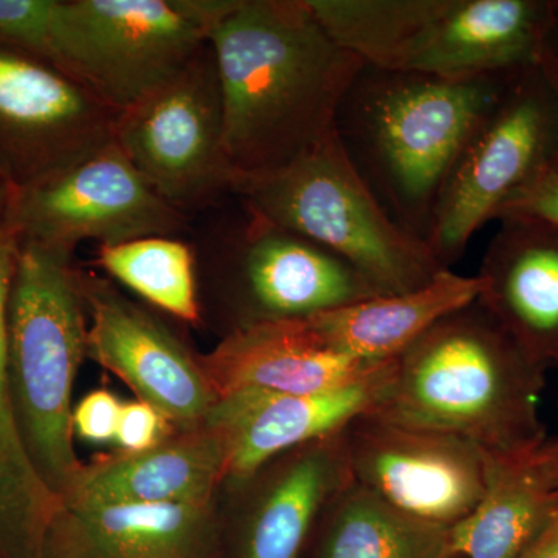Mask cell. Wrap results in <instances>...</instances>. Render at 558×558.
Here are the masks:
<instances>
[{
	"mask_svg": "<svg viewBox=\"0 0 558 558\" xmlns=\"http://www.w3.org/2000/svg\"><path fill=\"white\" fill-rule=\"evenodd\" d=\"M97 263L153 306L182 322H201L199 284L193 242L149 236L119 245H101Z\"/></svg>",
	"mask_w": 558,
	"mask_h": 558,
	"instance_id": "obj_25",
	"label": "cell"
},
{
	"mask_svg": "<svg viewBox=\"0 0 558 558\" xmlns=\"http://www.w3.org/2000/svg\"><path fill=\"white\" fill-rule=\"evenodd\" d=\"M318 526L317 558H459L451 529L413 519L352 481Z\"/></svg>",
	"mask_w": 558,
	"mask_h": 558,
	"instance_id": "obj_23",
	"label": "cell"
},
{
	"mask_svg": "<svg viewBox=\"0 0 558 558\" xmlns=\"http://www.w3.org/2000/svg\"><path fill=\"white\" fill-rule=\"evenodd\" d=\"M40 558H222L209 505L61 502Z\"/></svg>",
	"mask_w": 558,
	"mask_h": 558,
	"instance_id": "obj_17",
	"label": "cell"
},
{
	"mask_svg": "<svg viewBox=\"0 0 558 558\" xmlns=\"http://www.w3.org/2000/svg\"><path fill=\"white\" fill-rule=\"evenodd\" d=\"M86 303L73 256L22 245L7 312V369L22 442L62 498L83 462L73 447L72 391L87 357Z\"/></svg>",
	"mask_w": 558,
	"mask_h": 558,
	"instance_id": "obj_4",
	"label": "cell"
},
{
	"mask_svg": "<svg viewBox=\"0 0 558 558\" xmlns=\"http://www.w3.org/2000/svg\"><path fill=\"white\" fill-rule=\"evenodd\" d=\"M486 462L483 497L451 545L459 558H521L558 521V436Z\"/></svg>",
	"mask_w": 558,
	"mask_h": 558,
	"instance_id": "obj_20",
	"label": "cell"
},
{
	"mask_svg": "<svg viewBox=\"0 0 558 558\" xmlns=\"http://www.w3.org/2000/svg\"><path fill=\"white\" fill-rule=\"evenodd\" d=\"M13 223L21 245L70 256L84 241L101 247L149 236L182 238L190 230L189 216L161 199L113 142L14 189Z\"/></svg>",
	"mask_w": 558,
	"mask_h": 558,
	"instance_id": "obj_10",
	"label": "cell"
},
{
	"mask_svg": "<svg viewBox=\"0 0 558 558\" xmlns=\"http://www.w3.org/2000/svg\"><path fill=\"white\" fill-rule=\"evenodd\" d=\"M196 244L211 252L229 289L230 323L223 337L380 296L344 260L241 202Z\"/></svg>",
	"mask_w": 558,
	"mask_h": 558,
	"instance_id": "obj_9",
	"label": "cell"
},
{
	"mask_svg": "<svg viewBox=\"0 0 558 558\" xmlns=\"http://www.w3.org/2000/svg\"><path fill=\"white\" fill-rule=\"evenodd\" d=\"M480 271L478 301L542 368L558 374V227L499 219Z\"/></svg>",
	"mask_w": 558,
	"mask_h": 558,
	"instance_id": "obj_16",
	"label": "cell"
},
{
	"mask_svg": "<svg viewBox=\"0 0 558 558\" xmlns=\"http://www.w3.org/2000/svg\"><path fill=\"white\" fill-rule=\"evenodd\" d=\"M481 279L447 269L413 292L380 295L307 317L319 341L343 357L384 363L398 357L450 312L478 300Z\"/></svg>",
	"mask_w": 558,
	"mask_h": 558,
	"instance_id": "obj_22",
	"label": "cell"
},
{
	"mask_svg": "<svg viewBox=\"0 0 558 558\" xmlns=\"http://www.w3.org/2000/svg\"><path fill=\"white\" fill-rule=\"evenodd\" d=\"M542 68L545 69L546 75L553 81L558 92V2L556 10V20L546 38L545 47H543Z\"/></svg>",
	"mask_w": 558,
	"mask_h": 558,
	"instance_id": "obj_30",
	"label": "cell"
},
{
	"mask_svg": "<svg viewBox=\"0 0 558 558\" xmlns=\"http://www.w3.org/2000/svg\"><path fill=\"white\" fill-rule=\"evenodd\" d=\"M58 0H0V46L50 62Z\"/></svg>",
	"mask_w": 558,
	"mask_h": 558,
	"instance_id": "obj_26",
	"label": "cell"
},
{
	"mask_svg": "<svg viewBox=\"0 0 558 558\" xmlns=\"http://www.w3.org/2000/svg\"><path fill=\"white\" fill-rule=\"evenodd\" d=\"M558 161V92L542 64L521 70L465 143L446 180L427 245L444 269L499 207Z\"/></svg>",
	"mask_w": 558,
	"mask_h": 558,
	"instance_id": "obj_7",
	"label": "cell"
},
{
	"mask_svg": "<svg viewBox=\"0 0 558 558\" xmlns=\"http://www.w3.org/2000/svg\"><path fill=\"white\" fill-rule=\"evenodd\" d=\"M121 407L123 403L105 389L90 392L73 410V432L89 442H116Z\"/></svg>",
	"mask_w": 558,
	"mask_h": 558,
	"instance_id": "obj_29",
	"label": "cell"
},
{
	"mask_svg": "<svg viewBox=\"0 0 558 558\" xmlns=\"http://www.w3.org/2000/svg\"><path fill=\"white\" fill-rule=\"evenodd\" d=\"M238 0H58L50 64L121 112L185 68Z\"/></svg>",
	"mask_w": 558,
	"mask_h": 558,
	"instance_id": "obj_6",
	"label": "cell"
},
{
	"mask_svg": "<svg viewBox=\"0 0 558 558\" xmlns=\"http://www.w3.org/2000/svg\"><path fill=\"white\" fill-rule=\"evenodd\" d=\"M117 116L50 62L0 46V175L14 189L105 148Z\"/></svg>",
	"mask_w": 558,
	"mask_h": 558,
	"instance_id": "obj_12",
	"label": "cell"
},
{
	"mask_svg": "<svg viewBox=\"0 0 558 558\" xmlns=\"http://www.w3.org/2000/svg\"><path fill=\"white\" fill-rule=\"evenodd\" d=\"M171 429V425L165 421L159 411L154 410L148 403L140 400L123 403L116 444L124 453H140V451L154 449L174 435Z\"/></svg>",
	"mask_w": 558,
	"mask_h": 558,
	"instance_id": "obj_28",
	"label": "cell"
},
{
	"mask_svg": "<svg viewBox=\"0 0 558 558\" xmlns=\"http://www.w3.org/2000/svg\"><path fill=\"white\" fill-rule=\"evenodd\" d=\"M81 289L90 317L87 357L159 411L175 433L202 427L216 399L197 359L109 281L81 270Z\"/></svg>",
	"mask_w": 558,
	"mask_h": 558,
	"instance_id": "obj_13",
	"label": "cell"
},
{
	"mask_svg": "<svg viewBox=\"0 0 558 558\" xmlns=\"http://www.w3.org/2000/svg\"><path fill=\"white\" fill-rule=\"evenodd\" d=\"M231 194L344 260L379 295L413 292L447 270L374 196L337 132L281 170L234 179Z\"/></svg>",
	"mask_w": 558,
	"mask_h": 558,
	"instance_id": "obj_5",
	"label": "cell"
},
{
	"mask_svg": "<svg viewBox=\"0 0 558 558\" xmlns=\"http://www.w3.org/2000/svg\"><path fill=\"white\" fill-rule=\"evenodd\" d=\"M545 387L546 369L476 300L391 360L371 413L510 457L548 438L539 414Z\"/></svg>",
	"mask_w": 558,
	"mask_h": 558,
	"instance_id": "obj_2",
	"label": "cell"
},
{
	"mask_svg": "<svg viewBox=\"0 0 558 558\" xmlns=\"http://www.w3.org/2000/svg\"><path fill=\"white\" fill-rule=\"evenodd\" d=\"M208 43L236 179L281 170L332 137L365 65L329 35L307 0H238Z\"/></svg>",
	"mask_w": 558,
	"mask_h": 558,
	"instance_id": "obj_1",
	"label": "cell"
},
{
	"mask_svg": "<svg viewBox=\"0 0 558 558\" xmlns=\"http://www.w3.org/2000/svg\"><path fill=\"white\" fill-rule=\"evenodd\" d=\"M340 439L352 483L413 519L453 529L483 497L486 451L469 440L371 411Z\"/></svg>",
	"mask_w": 558,
	"mask_h": 558,
	"instance_id": "obj_11",
	"label": "cell"
},
{
	"mask_svg": "<svg viewBox=\"0 0 558 558\" xmlns=\"http://www.w3.org/2000/svg\"><path fill=\"white\" fill-rule=\"evenodd\" d=\"M277 462L253 499L238 558H299L329 502L351 483L340 432Z\"/></svg>",
	"mask_w": 558,
	"mask_h": 558,
	"instance_id": "obj_21",
	"label": "cell"
},
{
	"mask_svg": "<svg viewBox=\"0 0 558 558\" xmlns=\"http://www.w3.org/2000/svg\"><path fill=\"white\" fill-rule=\"evenodd\" d=\"M227 480L226 449L202 425L140 453L83 465L61 502L70 505H209Z\"/></svg>",
	"mask_w": 558,
	"mask_h": 558,
	"instance_id": "obj_19",
	"label": "cell"
},
{
	"mask_svg": "<svg viewBox=\"0 0 558 558\" xmlns=\"http://www.w3.org/2000/svg\"><path fill=\"white\" fill-rule=\"evenodd\" d=\"M556 10L553 0H440L402 72L470 80L534 68Z\"/></svg>",
	"mask_w": 558,
	"mask_h": 558,
	"instance_id": "obj_15",
	"label": "cell"
},
{
	"mask_svg": "<svg viewBox=\"0 0 558 558\" xmlns=\"http://www.w3.org/2000/svg\"><path fill=\"white\" fill-rule=\"evenodd\" d=\"M197 362L216 400L244 389L290 395L328 391L365 379L387 363L336 354L319 341L306 318L230 333Z\"/></svg>",
	"mask_w": 558,
	"mask_h": 558,
	"instance_id": "obj_18",
	"label": "cell"
},
{
	"mask_svg": "<svg viewBox=\"0 0 558 558\" xmlns=\"http://www.w3.org/2000/svg\"><path fill=\"white\" fill-rule=\"evenodd\" d=\"M391 360L365 379L311 395L244 389L213 403L205 427L226 449L227 480L244 484L270 461L339 433L380 398Z\"/></svg>",
	"mask_w": 558,
	"mask_h": 558,
	"instance_id": "obj_14",
	"label": "cell"
},
{
	"mask_svg": "<svg viewBox=\"0 0 558 558\" xmlns=\"http://www.w3.org/2000/svg\"><path fill=\"white\" fill-rule=\"evenodd\" d=\"M343 49L371 68L402 70L439 0H307Z\"/></svg>",
	"mask_w": 558,
	"mask_h": 558,
	"instance_id": "obj_24",
	"label": "cell"
},
{
	"mask_svg": "<svg viewBox=\"0 0 558 558\" xmlns=\"http://www.w3.org/2000/svg\"><path fill=\"white\" fill-rule=\"evenodd\" d=\"M524 218L558 227V161L499 207L494 220Z\"/></svg>",
	"mask_w": 558,
	"mask_h": 558,
	"instance_id": "obj_27",
	"label": "cell"
},
{
	"mask_svg": "<svg viewBox=\"0 0 558 558\" xmlns=\"http://www.w3.org/2000/svg\"><path fill=\"white\" fill-rule=\"evenodd\" d=\"M517 73L446 80L363 65L349 87L341 146L391 218L425 244L454 161Z\"/></svg>",
	"mask_w": 558,
	"mask_h": 558,
	"instance_id": "obj_3",
	"label": "cell"
},
{
	"mask_svg": "<svg viewBox=\"0 0 558 558\" xmlns=\"http://www.w3.org/2000/svg\"><path fill=\"white\" fill-rule=\"evenodd\" d=\"M113 143L150 189L185 216L233 196L218 68L209 43L174 78L121 110Z\"/></svg>",
	"mask_w": 558,
	"mask_h": 558,
	"instance_id": "obj_8",
	"label": "cell"
},
{
	"mask_svg": "<svg viewBox=\"0 0 558 558\" xmlns=\"http://www.w3.org/2000/svg\"><path fill=\"white\" fill-rule=\"evenodd\" d=\"M521 558H558V521Z\"/></svg>",
	"mask_w": 558,
	"mask_h": 558,
	"instance_id": "obj_31",
	"label": "cell"
}]
</instances>
